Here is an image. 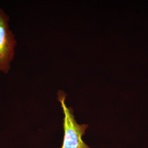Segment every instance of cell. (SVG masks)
<instances>
[{
	"label": "cell",
	"mask_w": 148,
	"mask_h": 148,
	"mask_svg": "<svg viewBox=\"0 0 148 148\" xmlns=\"http://www.w3.org/2000/svg\"><path fill=\"white\" fill-rule=\"evenodd\" d=\"M1 71H0V74H1Z\"/></svg>",
	"instance_id": "cell-3"
},
{
	"label": "cell",
	"mask_w": 148,
	"mask_h": 148,
	"mask_svg": "<svg viewBox=\"0 0 148 148\" xmlns=\"http://www.w3.org/2000/svg\"><path fill=\"white\" fill-rule=\"evenodd\" d=\"M9 15L0 7V71L7 74L11 69L17 45L15 35L10 27Z\"/></svg>",
	"instance_id": "cell-2"
},
{
	"label": "cell",
	"mask_w": 148,
	"mask_h": 148,
	"mask_svg": "<svg viewBox=\"0 0 148 148\" xmlns=\"http://www.w3.org/2000/svg\"><path fill=\"white\" fill-rule=\"evenodd\" d=\"M66 94L64 90L57 92V99L61 104L64 117V138L61 148H92L84 142L82 136L88 127L87 124H78L75 119L73 111L66 105Z\"/></svg>",
	"instance_id": "cell-1"
}]
</instances>
